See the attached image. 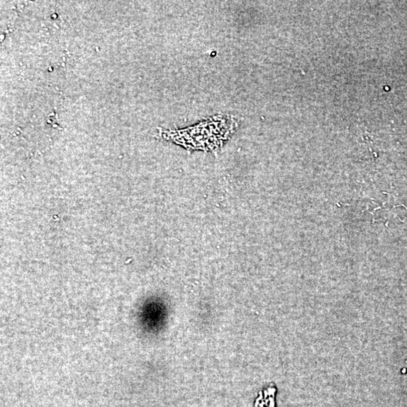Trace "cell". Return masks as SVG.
<instances>
[{
  "mask_svg": "<svg viewBox=\"0 0 407 407\" xmlns=\"http://www.w3.org/2000/svg\"><path fill=\"white\" fill-rule=\"evenodd\" d=\"M235 120L233 117H215L214 119L201 123L195 127L180 131V143L184 141V146L196 144L193 147L201 150H216L235 129Z\"/></svg>",
  "mask_w": 407,
  "mask_h": 407,
  "instance_id": "cell-1",
  "label": "cell"
}]
</instances>
